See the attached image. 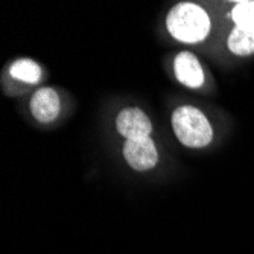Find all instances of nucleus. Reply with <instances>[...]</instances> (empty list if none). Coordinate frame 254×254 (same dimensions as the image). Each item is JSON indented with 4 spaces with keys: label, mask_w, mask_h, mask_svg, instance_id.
<instances>
[{
    "label": "nucleus",
    "mask_w": 254,
    "mask_h": 254,
    "mask_svg": "<svg viewBox=\"0 0 254 254\" xmlns=\"http://www.w3.org/2000/svg\"><path fill=\"white\" fill-rule=\"evenodd\" d=\"M166 25L174 38L183 43H198L209 34L210 18L195 3H180L168 14Z\"/></svg>",
    "instance_id": "f257e3e1"
},
{
    "label": "nucleus",
    "mask_w": 254,
    "mask_h": 254,
    "mask_svg": "<svg viewBox=\"0 0 254 254\" xmlns=\"http://www.w3.org/2000/svg\"><path fill=\"white\" fill-rule=\"evenodd\" d=\"M172 128L178 140L189 148H202L212 142L213 129L204 114L190 105H183L172 114Z\"/></svg>",
    "instance_id": "f03ea898"
},
{
    "label": "nucleus",
    "mask_w": 254,
    "mask_h": 254,
    "mask_svg": "<svg viewBox=\"0 0 254 254\" xmlns=\"http://www.w3.org/2000/svg\"><path fill=\"white\" fill-rule=\"evenodd\" d=\"M124 155L128 165L135 171H148L158 161V154L154 142L149 137L127 140L124 145Z\"/></svg>",
    "instance_id": "7ed1b4c3"
},
{
    "label": "nucleus",
    "mask_w": 254,
    "mask_h": 254,
    "mask_svg": "<svg viewBox=\"0 0 254 254\" xmlns=\"http://www.w3.org/2000/svg\"><path fill=\"white\" fill-rule=\"evenodd\" d=\"M118 131L127 137V140H137V138L149 137L152 131L151 121L146 114L138 108H125L118 114L116 119Z\"/></svg>",
    "instance_id": "20e7f679"
},
{
    "label": "nucleus",
    "mask_w": 254,
    "mask_h": 254,
    "mask_svg": "<svg viewBox=\"0 0 254 254\" xmlns=\"http://www.w3.org/2000/svg\"><path fill=\"white\" fill-rule=\"evenodd\" d=\"M31 111L38 122L49 124L60 114V98L52 88H41L31 99Z\"/></svg>",
    "instance_id": "39448f33"
},
{
    "label": "nucleus",
    "mask_w": 254,
    "mask_h": 254,
    "mask_svg": "<svg viewBox=\"0 0 254 254\" xmlns=\"http://www.w3.org/2000/svg\"><path fill=\"white\" fill-rule=\"evenodd\" d=\"M175 75L181 84L190 88H198L204 82L202 68L190 52H181L175 57Z\"/></svg>",
    "instance_id": "423d86ee"
},
{
    "label": "nucleus",
    "mask_w": 254,
    "mask_h": 254,
    "mask_svg": "<svg viewBox=\"0 0 254 254\" xmlns=\"http://www.w3.org/2000/svg\"><path fill=\"white\" fill-rule=\"evenodd\" d=\"M228 49L235 55L247 57L254 54V31L245 28H235L228 37Z\"/></svg>",
    "instance_id": "0eeeda50"
},
{
    "label": "nucleus",
    "mask_w": 254,
    "mask_h": 254,
    "mask_svg": "<svg viewBox=\"0 0 254 254\" xmlns=\"http://www.w3.org/2000/svg\"><path fill=\"white\" fill-rule=\"evenodd\" d=\"M9 73L12 78L18 81L28 82V84H37L41 78V68L35 61L23 58V60L15 61L11 65Z\"/></svg>",
    "instance_id": "6e6552de"
},
{
    "label": "nucleus",
    "mask_w": 254,
    "mask_h": 254,
    "mask_svg": "<svg viewBox=\"0 0 254 254\" xmlns=\"http://www.w3.org/2000/svg\"><path fill=\"white\" fill-rule=\"evenodd\" d=\"M232 18L236 23L238 28L254 31V2L253 0L238 2L232 11Z\"/></svg>",
    "instance_id": "1a4fd4ad"
}]
</instances>
